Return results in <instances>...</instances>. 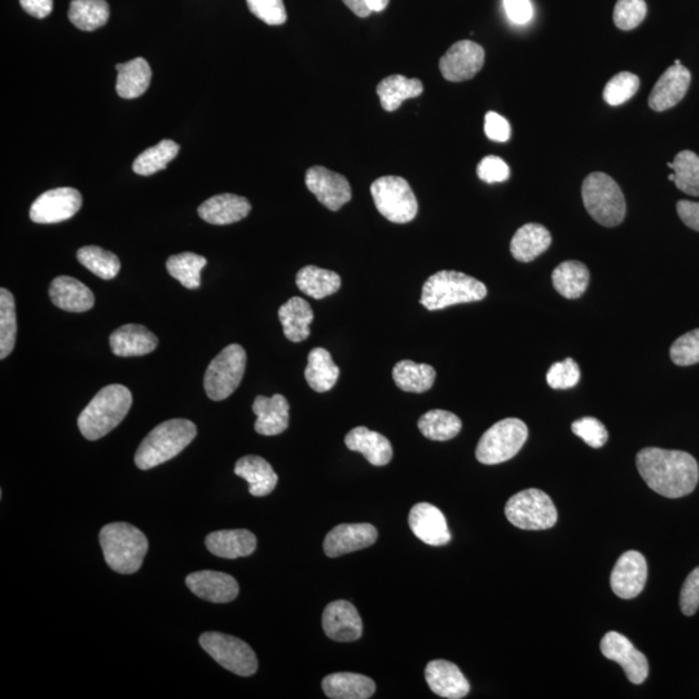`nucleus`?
Masks as SVG:
<instances>
[{"mask_svg": "<svg viewBox=\"0 0 699 699\" xmlns=\"http://www.w3.org/2000/svg\"><path fill=\"white\" fill-rule=\"evenodd\" d=\"M636 465L646 485L665 498H684L698 485L699 466L688 452L648 447L637 454Z\"/></svg>", "mask_w": 699, "mask_h": 699, "instance_id": "1", "label": "nucleus"}, {"mask_svg": "<svg viewBox=\"0 0 699 699\" xmlns=\"http://www.w3.org/2000/svg\"><path fill=\"white\" fill-rule=\"evenodd\" d=\"M133 404L131 391L123 385L101 389L78 417V428L89 441H98L116 429Z\"/></svg>", "mask_w": 699, "mask_h": 699, "instance_id": "2", "label": "nucleus"}, {"mask_svg": "<svg viewBox=\"0 0 699 699\" xmlns=\"http://www.w3.org/2000/svg\"><path fill=\"white\" fill-rule=\"evenodd\" d=\"M196 435L197 428L192 421L175 419L162 422L140 443L135 464L142 470L156 468L178 456Z\"/></svg>", "mask_w": 699, "mask_h": 699, "instance_id": "3", "label": "nucleus"}, {"mask_svg": "<svg viewBox=\"0 0 699 699\" xmlns=\"http://www.w3.org/2000/svg\"><path fill=\"white\" fill-rule=\"evenodd\" d=\"M105 562L118 574H134L143 565L148 539L130 523H109L100 531Z\"/></svg>", "mask_w": 699, "mask_h": 699, "instance_id": "4", "label": "nucleus"}, {"mask_svg": "<svg viewBox=\"0 0 699 699\" xmlns=\"http://www.w3.org/2000/svg\"><path fill=\"white\" fill-rule=\"evenodd\" d=\"M487 296L486 285L482 281L457 271H439L430 276L422 287L421 305L429 311L482 301Z\"/></svg>", "mask_w": 699, "mask_h": 699, "instance_id": "5", "label": "nucleus"}, {"mask_svg": "<svg viewBox=\"0 0 699 699\" xmlns=\"http://www.w3.org/2000/svg\"><path fill=\"white\" fill-rule=\"evenodd\" d=\"M584 206L597 223L604 227H617L626 217V200L621 187L604 173H592L582 186Z\"/></svg>", "mask_w": 699, "mask_h": 699, "instance_id": "6", "label": "nucleus"}, {"mask_svg": "<svg viewBox=\"0 0 699 699\" xmlns=\"http://www.w3.org/2000/svg\"><path fill=\"white\" fill-rule=\"evenodd\" d=\"M529 438V429L520 419H505L492 425L479 441L476 457L479 463L496 465L513 459Z\"/></svg>", "mask_w": 699, "mask_h": 699, "instance_id": "7", "label": "nucleus"}, {"mask_svg": "<svg viewBox=\"0 0 699 699\" xmlns=\"http://www.w3.org/2000/svg\"><path fill=\"white\" fill-rule=\"evenodd\" d=\"M508 521L521 530H547L556 525L555 504L545 492L529 489L518 492L505 505Z\"/></svg>", "mask_w": 699, "mask_h": 699, "instance_id": "8", "label": "nucleus"}, {"mask_svg": "<svg viewBox=\"0 0 699 699\" xmlns=\"http://www.w3.org/2000/svg\"><path fill=\"white\" fill-rule=\"evenodd\" d=\"M245 367L243 346L233 344L223 349L206 369L204 386L208 397L215 402L230 397L243 381Z\"/></svg>", "mask_w": 699, "mask_h": 699, "instance_id": "9", "label": "nucleus"}, {"mask_svg": "<svg viewBox=\"0 0 699 699\" xmlns=\"http://www.w3.org/2000/svg\"><path fill=\"white\" fill-rule=\"evenodd\" d=\"M371 193L377 210L388 221L404 224L416 218L419 204L406 179L378 178L371 186Z\"/></svg>", "mask_w": 699, "mask_h": 699, "instance_id": "10", "label": "nucleus"}, {"mask_svg": "<svg viewBox=\"0 0 699 699\" xmlns=\"http://www.w3.org/2000/svg\"><path fill=\"white\" fill-rule=\"evenodd\" d=\"M200 645L215 662L235 675L253 676L258 670L256 653L237 637L221 632H206L200 636Z\"/></svg>", "mask_w": 699, "mask_h": 699, "instance_id": "11", "label": "nucleus"}, {"mask_svg": "<svg viewBox=\"0 0 699 699\" xmlns=\"http://www.w3.org/2000/svg\"><path fill=\"white\" fill-rule=\"evenodd\" d=\"M81 208L82 195L77 189H50L33 202L30 219L39 224L61 223L73 218Z\"/></svg>", "mask_w": 699, "mask_h": 699, "instance_id": "12", "label": "nucleus"}, {"mask_svg": "<svg viewBox=\"0 0 699 699\" xmlns=\"http://www.w3.org/2000/svg\"><path fill=\"white\" fill-rule=\"evenodd\" d=\"M485 64V50L478 43L460 41L450 47V50L439 61L442 76L450 82L469 81L481 72Z\"/></svg>", "mask_w": 699, "mask_h": 699, "instance_id": "13", "label": "nucleus"}, {"mask_svg": "<svg viewBox=\"0 0 699 699\" xmlns=\"http://www.w3.org/2000/svg\"><path fill=\"white\" fill-rule=\"evenodd\" d=\"M601 652L610 661L617 662L626 672L632 684H643L649 675V663L645 655L637 650L626 636L610 631L601 640Z\"/></svg>", "mask_w": 699, "mask_h": 699, "instance_id": "14", "label": "nucleus"}, {"mask_svg": "<svg viewBox=\"0 0 699 699\" xmlns=\"http://www.w3.org/2000/svg\"><path fill=\"white\" fill-rule=\"evenodd\" d=\"M306 186L325 208L338 211L351 200V187L344 175L323 166L307 170Z\"/></svg>", "mask_w": 699, "mask_h": 699, "instance_id": "15", "label": "nucleus"}, {"mask_svg": "<svg viewBox=\"0 0 699 699\" xmlns=\"http://www.w3.org/2000/svg\"><path fill=\"white\" fill-rule=\"evenodd\" d=\"M648 579V564L645 557L637 551L623 553L613 573H611L610 584L615 595L623 600L635 599L645 587Z\"/></svg>", "mask_w": 699, "mask_h": 699, "instance_id": "16", "label": "nucleus"}, {"mask_svg": "<svg viewBox=\"0 0 699 699\" xmlns=\"http://www.w3.org/2000/svg\"><path fill=\"white\" fill-rule=\"evenodd\" d=\"M325 635L338 643H353L363 635L362 618L349 601H333L323 613Z\"/></svg>", "mask_w": 699, "mask_h": 699, "instance_id": "17", "label": "nucleus"}, {"mask_svg": "<svg viewBox=\"0 0 699 699\" xmlns=\"http://www.w3.org/2000/svg\"><path fill=\"white\" fill-rule=\"evenodd\" d=\"M378 538L377 529L369 523H346L329 531L324 540L325 555L331 558L371 547Z\"/></svg>", "mask_w": 699, "mask_h": 699, "instance_id": "18", "label": "nucleus"}, {"mask_svg": "<svg viewBox=\"0 0 699 699\" xmlns=\"http://www.w3.org/2000/svg\"><path fill=\"white\" fill-rule=\"evenodd\" d=\"M186 583L197 597L214 604H227L235 600L240 591L235 578L219 571H196L188 575Z\"/></svg>", "mask_w": 699, "mask_h": 699, "instance_id": "19", "label": "nucleus"}, {"mask_svg": "<svg viewBox=\"0 0 699 699\" xmlns=\"http://www.w3.org/2000/svg\"><path fill=\"white\" fill-rule=\"evenodd\" d=\"M408 522H410L412 533L425 544L442 547L451 542L446 517L432 504H416L411 509Z\"/></svg>", "mask_w": 699, "mask_h": 699, "instance_id": "20", "label": "nucleus"}, {"mask_svg": "<svg viewBox=\"0 0 699 699\" xmlns=\"http://www.w3.org/2000/svg\"><path fill=\"white\" fill-rule=\"evenodd\" d=\"M692 76L683 65H672L655 83L649 96V107L655 112H665L679 104L687 95Z\"/></svg>", "mask_w": 699, "mask_h": 699, "instance_id": "21", "label": "nucleus"}, {"mask_svg": "<svg viewBox=\"0 0 699 699\" xmlns=\"http://www.w3.org/2000/svg\"><path fill=\"white\" fill-rule=\"evenodd\" d=\"M425 679L429 688L437 696L448 699H460L468 696L469 681L454 663L432 661L425 668Z\"/></svg>", "mask_w": 699, "mask_h": 699, "instance_id": "22", "label": "nucleus"}, {"mask_svg": "<svg viewBox=\"0 0 699 699\" xmlns=\"http://www.w3.org/2000/svg\"><path fill=\"white\" fill-rule=\"evenodd\" d=\"M252 205L245 197L223 193L202 202L199 208L201 219L215 226H226L243 221L248 217Z\"/></svg>", "mask_w": 699, "mask_h": 699, "instance_id": "23", "label": "nucleus"}, {"mask_svg": "<svg viewBox=\"0 0 699 699\" xmlns=\"http://www.w3.org/2000/svg\"><path fill=\"white\" fill-rule=\"evenodd\" d=\"M253 411L257 415L256 432L266 437L284 433L289 426V403L281 394L267 398L263 395L254 400Z\"/></svg>", "mask_w": 699, "mask_h": 699, "instance_id": "24", "label": "nucleus"}, {"mask_svg": "<svg viewBox=\"0 0 699 699\" xmlns=\"http://www.w3.org/2000/svg\"><path fill=\"white\" fill-rule=\"evenodd\" d=\"M52 303L68 312H86L95 305V296L89 287L70 276H59L50 285Z\"/></svg>", "mask_w": 699, "mask_h": 699, "instance_id": "25", "label": "nucleus"}, {"mask_svg": "<svg viewBox=\"0 0 699 699\" xmlns=\"http://www.w3.org/2000/svg\"><path fill=\"white\" fill-rule=\"evenodd\" d=\"M205 545L214 556L235 560L253 555L257 538L248 530H222L206 536Z\"/></svg>", "mask_w": 699, "mask_h": 699, "instance_id": "26", "label": "nucleus"}, {"mask_svg": "<svg viewBox=\"0 0 699 699\" xmlns=\"http://www.w3.org/2000/svg\"><path fill=\"white\" fill-rule=\"evenodd\" d=\"M109 344L114 355L127 358L153 353L158 346V338L143 325L127 324L111 334Z\"/></svg>", "mask_w": 699, "mask_h": 699, "instance_id": "27", "label": "nucleus"}, {"mask_svg": "<svg viewBox=\"0 0 699 699\" xmlns=\"http://www.w3.org/2000/svg\"><path fill=\"white\" fill-rule=\"evenodd\" d=\"M345 443L349 450L359 452L366 457L369 464L385 466L393 459V447L389 439L364 426H359L347 433Z\"/></svg>", "mask_w": 699, "mask_h": 699, "instance_id": "28", "label": "nucleus"}, {"mask_svg": "<svg viewBox=\"0 0 699 699\" xmlns=\"http://www.w3.org/2000/svg\"><path fill=\"white\" fill-rule=\"evenodd\" d=\"M235 474L249 483V492L256 498L270 495L279 482L271 464L256 455L241 457L236 463Z\"/></svg>", "mask_w": 699, "mask_h": 699, "instance_id": "29", "label": "nucleus"}, {"mask_svg": "<svg viewBox=\"0 0 699 699\" xmlns=\"http://www.w3.org/2000/svg\"><path fill=\"white\" fill-rule=\"evenodd\" d=\"M552 244L551 232L542 224L527 223L514 233L511 253L518 262L529 263L547 252Z\"/></svg>", "mask_w": 699, "mask_h": 699, "instance_id": "30", "label": "nucleus"}, {"mask_svg": "<svg viewBox=\"0 0 699 699\" xmlns=\"http://www.w3.org/2000/svg\"><path fill=\"white\" fill-rule=\"evenodd\" d=\"M322 687L325 696L332 699H368L376 692L375 681L351 672L328 675L323 680Z\"/></svg>", "mask_w": 699, "mask_h": 699, "instance_id": "31", "label": "nucleus"}, {"mask_svg": "<svg viewBox=\"0 0 699 699\" xmlns=\"http://www.w3.org/2000/svg\"><path fill=\"white\" fill-rule=\"evenodd\" d=\"M279 320L285 337L292 342H302L310 336V324L314 311L310 303L301 297H293L279 309Z\"/></svg>", "mask_w": 699, "mask_h": 699, "instance_id": "32", "label": "nucleus"}, {"mask_svg": "<svg viewBox=\"0 0 699 699\" xmlns=\"http://www.w3.org/2000/svg\"><path fill=\"white\" fill-rule=\"evenodd\" d=\"M117 94L122 99H136L148 90L152 81V69L143 57L125 64H117Z\"/></svg>", "mask_w": 699, "mask_h": 699, "instance_id": "33", "label": "nucleus"}, {"mask_svg": "<svg viewBox=\"0 0 699 699\" xmlns=\"http://www.w3.org/2000/svg\"><path fill=\"white\" fill-rule=\"evenodd\" d=\"M424 92L420 79L390 76L377 86V95L386 112H395L408 99L417 98Z\"/></svg>", "mask_w": 699, "mask_h": 699, "instance_id": "34", "label": "nucleus"}, {"mask_svg": "<svg viewBox=\"0 0 699 699\" xmlns=\"http://www.w3.org/2000/svg\"><path fill=\"white\" fill-rule=\"evenodd\" d=\"M305 377L312 390L316 393H325L336 385L340 377V368L336 366L328 350L315 347L310 351Z\"/></svg>", "mask_w": 699, "mask_h": 699, "instance_id": "35", "label": "nucleus"}, {"mask_svg": "<svg viewBox=\"0 0 699 699\" xmlns=\"http://www.w3.org/2000/svg\"><path fill=\"white\" fill-rule=\"evenodd\" d=\"M589 270L578 261H566L558 265L552 274L553 287L562 297L577 300L586 293L589 285Z\"/></svg>", "mask_w": 699, "mask_h": 699, "instance_id": "36", "label": "nucleus"}, {"mask_svg": "<svg viewBox=\"0 0 699 699\" xmlns=\"http://www.w3.org/2000/svg\"><path fill=\"white\" fill-rule=\"evenodd\" d=\"M296 284L306 296L323 300L341 288V278L336 272L316 266H306L298 271Z\"/></svg>", "mask_w": 699, "mask_h": 699, "instance_id": "37", "label": "nucleus"}, {"mask_svg": "<svg viewBox=\"0 0 699 699\" xmlns=\"http://www.w3.org/2000/svg\"><path fill=\"white\" fill-rule=\"evenodd\" d=\"M435 377L437 372L432 366L412 360H400L393 369L395 384L406 393H425L433 388Z\"/></svg>", "mask_w": 699, "mask_h": 699, "instance_id": "38", "label": "nucleus"}, {"mask_svg": "<svg viewBox=\"0 0 699 699\" xmlns=\"http://www.w3.org/2000/svg\"><path fill=\"white\" fill-rule=\"evenodd\" d=\"M111 10L105 0H72L68 17L79 30L94 32L108 23Z\"/></svg>", "mask_w": 699, "mask_h": 699, "instance_id": "39", "label": "nucleus"}, {"mask_svg": "<svg viewBox=\"0 0 699 699\" xmlns=\"http://www.w3.org/2000/svg\"><path fill=\"white\" fill-rule=\"evenodd\" d=\"M463 422L452 412L433 410L426 412L419 420L422 435L432 441H450L460 433Z\"/></svg>", "mask_w": 699, "mask_h": 699, "instance_id": "40", "label": "nucleus"}, {"mask_svg": "<svg viewBox=\"0 0 699 699\" xmlns=\"http://www.w3.org/2000/svg\"><path fill=\"white\" fill-rule=\"evenodd\" d=\"M179 151V144L173 140H162L155 147L148 148L142 155L136 157L133 164L134 173L143 177L156 174L166 169L167 165L178 156Z\"/></svg>", "mask_w": 699, "mask_h": 699, "instance_id": "41", "label": "nucleus"}, {"mask_svg": "<svg viewBox=\"0 0 699 699\" xmlns=\"http://www.w3.org/2000/svg\"><path fill=\"white\" fill-rule=\"evenodd\" d=\"M77 258L83 267H86L100 279L112 280L120 274V259L116 254L101 249L99 246H83L78 250Z\"/></svg>", "mask_w": 699, "mask_h": 699, "instance_id": "42", "label": "nucleus"}, {"mask_svg": "<svg viewBox=\"0 0 699 699\" xmlns=\"http://www.w3.org/2000/svg\"><path fill=\"white\" fill-rule=\"evenodd\" d=\"M205 257L195 253H182L167 259V272L187 289H197L201 285V271L206 266Z\"/></svg>", "mask_w": 699, "mask_h": 699, "instance_id": "43", "label": "nucleus"}, {"mask_svg": "<svg viewBox=\"0 0 699 699\" xmlns=\"http://www.w3.org/2000/svg\"><path fill=\"white\" fill-rule=\"evenodd\" d=\"M15 298L10 290L0 289V359H6L16 344Z\"/></svg>", "mask_w": 699, "mask_h": 699, "instance_id": "44", "label": "nucleus"}, {"mask_svg": "<svg viewBox=\"0 0 699 699\" xmlns=\"http://www.w3.org/2000/svg\"><path fill=\"white\" fill-rule=\"evenodd\" d=\"M676 187L690 196H699V157L692 151H681L672 162Z\"/></svg>", "mask_w": 699, "mask_h": 699, "instance_id": "45", "label": "nucleus"}, {"mask_svg": "<svg viewBox=\"0 0 699 699\" xmlns=\"http://www.w3.org/2000/svg\"><path fill=\"white\" fill-rule=\"evenodd\" d=\"M640 78L630 72H622L610 79L604 89V100L611 107L627 103L639 91Z\"/></svg>", "mask_w": 699, "mask_h": 699, "instance_id": "46", "label": "nucleus"}, {"mask_svg": "<svg viewBox=\"0 0 699 699\" xmlns=\"http://www.w3.org/2000/svg\"><path fill=\"white\" fill-rule=\"evenodd\" d=\"M648 7L645 0H618L614 8V23L621 30H632L643 23Z\"/></svg>", "mask_w": 699, "mask_h": 699, "instance_id": "47", "label": "nucleus"}, {"mask_svg": "<svg viewBox=\"0 0 699 699\" xmlns=\"http://www.w3.org/2000/svg\"><path fill=\"white\" fill-rule=\"evenodd\" d=\"M670 355L676 366L688 367L699 363V328L677 338L671 346Z\"/></svg>", "mask_w": 699, "mask_h": 699, "instance_id": "48", "label": "nucleus"}, {"mask_svg": "<svg viewBox=\"0 0 699 699\" xmlns=\"http://www.w3.org/2000/svg\"><path fill=\"white\" fill-rule=\"evenodd\" d=\"M579 380V366L571 358L553 364L547 373L548 385L555 390L573 389L579 384Z\"/></svg>", "mask_w": 699, "mask_h": 699, "instance_id": "49", "label": "nucleus"}, {"mask_svg": "<svg viewBox=\"0 0 699 699\" xmlns=\"http://www.w3.org/2000/svg\"><path fill=\"white\" fill-rule=\"evenodd\" d=\"M571 430L592 448H601L608 442L609 433L604 424L595 417H583L571 425Z\"/></svg>", "mask_w": 699, "mask_h": 699, "instance_id": "50", "label": "nucleus"}, {"mask_svg": "<svg viewBox=\"0 0 699 699\" xmlns=\"http://www.w3.org/2000/svg\"><path fill=\"white\" fill-rule=\"evenodd\" d=\"M250 12L267 25H283L288 16L283 0H246Z\"/></svg>", "mask_w": 699, "mask_h": 699, "instance_id": "51", "label": "nucleus"}, {"mask_svg": "<svg viewBox=\"0 0 699 699\" xmlns=\"http://www.w3.org/2000/svg\"><path fill=\"white\" fill-rule=\"evenodd\" d=\"M478 178L486 183H503L511 177V169L503 158L487 156L477 167Z\"/></svg>", "mask_w": 699, "mask_h": 699, "instance_id": "52", "label": "nucleus"}, {"mask_svg": "<svg viewBox=\"0 0 699 699\" xmlns=\"http://www.w3.org/2000/svg\"><path fill=\"white\" fill-rule=\"evenodd\" d=\"M680 608L688 617H692L699 609V566L688 575L681 588Z\"/></svg>", "mask_w": 699, "mask_h": 699, "instance_id": "53", "label": "nucleus"}, {"mask_svg": "<svg viewBox=\"0 0 699 699\" xmlns=\"http://www.w3.org/2000/svg\"><path fill=\"white\" fill-rule=\"evenodd\" d=\"M485 133L490 140L504 143L511 138L512 129L507 118L500 116L499 113L489 112L485 117Z\"/></svg>", "mask_w": 699, "mask_h": 699, "instance_id": "54", "label": "nucleus"}, {"mask_svg": "<svg viewBox=\"0 0 699 699\" xmlns=\"http://www.w3.org/2000/svg\"><path fill=\"white\" fill-rule=\"evenodd\" d=\"M504 10L514 24H527L533 17L530 0H504Z\"/></svg>", "mask_w": 699, "mask_h": 699, "instance_id": "55", "label": "nucleus"}, {"mask_svg": "<svg viewBox=\"0 0 699 699\" xmlns=\"http://www.w3.org/2000/svg\"><path fill=\"white\" fill-rule=\"evenodd\" d=\"M676 210L685 226L699 232V202L679 201Z\"/></svg>", "mask_w": 699, "mask_h": 699, "instance_id": "56", "label": "nucleus"}, {"mask_svg": "<svg viewBox=\"0 0 699 699\" xmlns=\"http://www.w3.org/2000/svg\"><path fill=\"white\" fill-rule=\"evenodd\" d=\"M21 7L30 16L45 19L54 10V0H20Z\"/></svg>", "mask_w": 699, "mask_h": 699, "instance_id": "57", "label": "nucleus"}, {"mask_svg": "<svg viewBox=\"0 0 699 699\" xmlns=\"http://www.w3.org/2000/svg\"><path fill=\"white\" fill-rule=\"evenodd\" d=\"M342 2H344L345 6L353 11L356 16L368 17L372 13L367 6L366 0H342Z\"/></svg>", "mask_w": 699, "mask_h": 699, "instance_id": "58", "label": "nucleus"}, {"mask_svg": "<svg viewBox=\"0 0 699 699\" xmlns=\"http://www.w3.org/2000/svg\"><path fill=\"white\" fill-rule=\"evenodd\" d=\"M390 0H366L367 6L371 12H382L388 7Z\"/></svg>", "mask_w": 699, "mask_h": 699, "instance_id": "59", "label": "nucleus"}, {"mask_svg": "<svg viewBox=\"0 0 699 699\" xmlns=\"http://www.w3.org/2000/svg\"><path fill=\"white\" fill-rule=\"evenodd\" d=\"M668 180H671V182H674V180H675V175H674V174L668 175Z\"/></svg>", "mask_w": 699, "mask_h": 699, "instance_id": "60", "label": "nucleus"}, {"mask_svg": "<svg viewBox=\"0 0 699 699\" xmlns=\"http://www.w3.org/2000/svg\"><path fill=\"white\" fill-rule=\"evenodd\" d=\"M675 65H681V64H680V60H676V61H675Z\"/></svg>", "mask_w": 699, "mask_h": 699, "instance_id": "61", "label": "nucleus"}]
</instances>
